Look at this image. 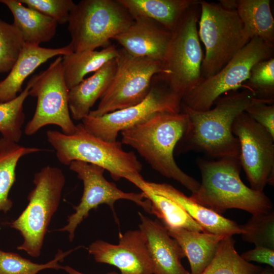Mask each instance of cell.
<instances>
[{"mask_svg":"<svg viewBox=\"0 0 274 274\" xmlns=\"http://www.w3.org/2000/svg\"><path fill=\"white\" fill-rule=\"evenodd\" d=\"M269 102L257 99L247 89L220 96L215 107L207 111L192 109L181 103L186 114L185 131L175 150L177 154L190 151L203 152L213 158H239V144L232 127L236 117L250 106ZM214 103V104H215Z\"/></svg>","mask_w":274,"mask_h":274,"instance_id":"obj_1","label":"cell"},{"mask_svg":"<svg viewBox=\"0 0 274 274\" xmlns=\"http://www.w3.org/2000/svg\"><path fill=\"white\" fill-rule=\"evenodd\" d=\"M187 123V116L182 111L158 113L121 131V143L134 149L154 170L179 182L193 193L200 183L182 171L174 157Z\"/></svg>","mask_w":274,"mask_h":274,"instance_id":"obj_2","label":"cell"},{"mask_svg":"<svg viewBox=\"0 0 274 274\" xmlns=\"http://www.w3.org/2000/svg\"><path fill=\"white\" fill-rule=\"evenodd\" d=\"M197 164L201 181L197 190L190 196L195 202L221 215L230 209L242 210L252 215L273 210L272 202L263 191L253 190L243 182L238 158L199 159Z\"/></svg>","mask_w":274,"mask_h":274,"instance_id":"obj_3","label":"cell"},{"mask_svg":"<svg viewBox=\"0 0 274 274\" xmlns=\"http://www.w3.org/2000/svg\"><path fill=\"white\" fill-rule=\"evenodd\" d=\"M48 143L56 151L58 160L65 165L73 161L97 165L107 170L115 181L140 174L142 164L133 151H125L121 142H109L94 136L80 123L72 134L48 130Z\"/></svg>","mask_w":274,"mask_h":274,"instance_id":"obj_4","label":"cell"},{"mask_svg":"<svg viewBox=\"0 0 274 274\" xmlns=\"http://www.w3.org/2000/svg\"><path fill=\"white\" fill-rule=\"evenodd\" d=\"M198 33L205 48L202 79L222 68L251 40L235 9L200 1Z\"/></svg>","mask_w":274,"mask_h":274,"instance_id":"obj_5","label":"cell"},{"mask_svg":"<svg viewBox=\"0 0 274 274\" xmlns=\"http://www.w3.org/2000/svg\"><path fill=\"white\" fill-rule=\"evenodd\" d=\"M200 1L186 10L172 31L159 74L181 99L202 80L201 69L203 55L197 29Z\"/></svg>","mask_w":274,"mask_h":274,"instance_id":"obj_6","label":"cell"},{"mask_svg":"<svg viewBox=\"0 0 274 274\" xmlns=\"http://www.w3.org/2000/svg\"><path fill=\"white\" fill-rule=\"evenodd\" d=\"M65 182L63 172L56 167L46 166L34 175V187L28 195V204L10 223L23 238L18 250L33 257L40 255L48 226L59 207Z\"/></svg>","mask_w":274,"mask_h":274,"instance_id":"obj_7","label":"cell"},{"mask_svg":"<svg viewBox=\"0 0 274 274\" xmlns=\"http://www.w3.org/2000/svg\"><path fill=\"white\" fill-rule=\"evenodd\" d=\"M133 19L117 0H82L71 10L68 30L74 52L110 45V40L125 31Z\"/></svg>","mask_w":274,"mask_h":274,"instance_id":"obj_8","label":"cell"},{"mask_svg":"<svg viewBox=\"0 0 274 274\" xmlns=\"http://www.w3.org/2000/svg\"><path fill=\"white\" fill-rule=\"evenodd\" d=\"M182 99L160 74L153 79L151 89L141 102L100 116L88 115L81 123L87 131L105 141H117L119 132L161 112H181Z\"/></svg>","mask_w":274,"mask_h":274,"instance_id":"obj_9","label":"cell"},{"mask_svg":"<svg viewBox=\"0 0 274 274\" xmlns=\"http://www.w3.org/2000/svg\"><path fill=\"white\" fill-rule=\"evenodd\" d=\"M116 70L96 109L89 115L100 116L143 101L150 92L154 76L161 73L162 62L130 55L122 48L115 58Z\"/></svg>","mask_w":274,"mask_h":274,"instance_id":"obj_10","label":"cell"},{"mask_svg":"<svg viewBox=\"0 0 274 274\" xmlns=\"http://www.w3.org/2000/svg\"><path fill=\"white\" fill-rule=\"evenodd\" d=\"M274 44L253 38L222 68L214 75L203 79L182 104L197 111L211 108L223 93L243 87L252 67L262 60L273 57Z\"/></svg>","mask_w":274,"mask_h":274,"instance_id":"obj_11","label":"cell"},{"mask_svg":"<svg viewBox=\"0 0 274 274\" xmlns=\"http://www.w3.org/2000/svg\"><path fill=\"white\" fill-rule=\"evenodd\" d=\"M29 95L37 98L33 117L26 124L24 132L36 133L48 125L59 126L63 133L72 134L76 125L72 119L68 106V91L62 67V57L58 56L48 68L32 76Z\"/></svg>","mask_w":274,"mask_h":274,"instance_id":"obj_12","label":"cell"},{"mask_svg":"<svg viewBox=\"0 0 274 274\" xmlns=\"http://www.w3.org/2000/svg\"><path fill=\"white\" fill-rule=\"evenodd\" d=\"M70 170L76 173L83 183V192L79 203L73 207L75 212L68 216L67 223L58 229L68 232L72 242L75 231L81 222L89 215V212L102 204H107L114 214V204L119 199L133 201L151 214V203L141 193L125 192L116 185L108 181L104 176L105 170L97 165L81 161H73L69 165Z\"/></svg>","mask_w":274,"mask_h":274,"instance_id":"obj_13","label":"cell"},{"mask_svg":"<svg viewBox=\"0 0 274 274\" xmlns=\"http://www.w3.org/2000/svg\"><path fill=\"white\" fill-rule=\"evenodd\" d=\"M232 131L239 142L238 159L250 188L263 191L267 184L273 185L274 138L245 111L236 117Z\"/></svg>","mask_w":274,"mask_h":274,"instance_id":"obj_14","label":"cell"},{"mask_svg":"<svg viewBox=\"0 0 274 274\" xmlns=\"http://www.w3.org/2000/svg\"><path fill=\"white\" fill-rule=\"evenodd\" d=\"M88 251L96 262L114 266L120 274H153L145 238L140 229L119 233L117 244L96 240Z\"/></svg>","mask_w":274,"mask_h":274,"instance_id":"obj_15","label":"cell"},{"mask_svg":"<svg viewBox=\"0 0 274 274\" xmlns=\"http://www.w3.org/2000/svg\"><path fill=\"white\" fill-rule=\"evenodd\" d=\"M132 18L133 21L130 26L112 39L131 56L162 62L172 31L147 17L135 16Z\"/></svg>","mask_w":274,"mask_h":274,"instance_id":"obj_16","label":"cell"},{"mask_svg":"<svg viewBox=\"0 0 274 274\" xmlns=\"http://www.w3.org/2000/svg\"><path fill=\"white\" fill-rule=\"evenodd\" d=\"M139 229L143 233L153 264V274H191L183 266L184 253L158 220H153L139 212Z\"/></svg>","mask_w":274,"mask_h":274,"instance_id":"obj_17","label":"cell"},{"mask_svg":"<svg viewBox=\"0 0 274 274\" xmlns=\"http://www.w3.org/2000/svg\"><path fill=\"white\" fill-rule=\"evenodd\" d=\"M73 52L71 43L62 47L49 48L25 42L9 74L0 81V102L16 97L22 92L25 79L41 64L56 56H64Z\"/></svg>","mask_w":274,"mask_h":274,"instance_id":"obj_18","label":"cell"},{"mask_svg":"<svg viewBox=\"0 0 274 274\" xmlns=\"http://www.w3.org/2000/svg\"><path fill=\"white\" fill-rule=\"evenodd\" d=\"M146 183L154 193L169 198L181 206L203 227L205 232L231 236L242 233L240 225L235 222L195 202L171 185L148 181Z\"/></svg>","mask_w":274,"mask_h":274,"instance_id":"obj_19","label":"cell"},{"mask_svg":"<svg viewBox=\"0 0 274 274\" xmlns=\"http://www.w3.org/2000/svg\"><path fill=\"white\" fill-rule=\"evenodd\" d=\"M116 61L113 59L68 91V106L71 117L82 120L88 116L90 109L100 98L109 86L115 72Z\"/></svg>","mask_w":274,"mask_h":274,"instance_id":"obj_20","label":"cell"},{"mask_svg":"<svg viewBox=\"0 0 274 274\" xmlns=\"http://www.w3.org/2000/svg\"><path fill=\"white\" fill-rule=\"evenodd\" d=\"M188 258L191 274H200L213 259L225 235L183 228H166Z\"/></svg>","mask_w":274,"mask_h":274,"instance_id":"obj_21","label":"cell"},{"mask_svg":"<svg viewBox=\"0 0 274 274\" xmlns=\"http://www.w3.org/2000/svg\"><path fill=\"white\" fill-rule=\"evenodd\" d=\"M0 3L11 11L12 24L21 33L25 43L40 45L55 36L58 23L52 18L27 7L19 0H1Z\"/></svg>","mask_w":274,"mask_h":274,"instance_id":"obj_22","label":"cell"},{"mask_svg":"<svg viewBox=\"0 0 274 274\" xmlns=\"http://www.w3.org/2000/svg\"><path fill=\"white\" fill-rule=\"evenodd\" d=\"M132 17L151 19L172 31L186 10L200 0H117Z\"/></svg>","mask_w":274,"mask_h":274,"instance_id":"obj_23","label":"cell"},{"mask_svg":"<svg viewBox=\"0 0 274 274\" xmlns=\"http://www.w3.org/2000/svg\"><path fill=\"white\" fill-rule=\"evenodd\" d=\"M138 187L145 198L151 203V214L161 220L165 228H183L191 231L205 232L203 227L191 218L178 204L154 193L140 174L128 180Z\"/></svg>","mask_w":274,"mask_h":274,"instance_id":"obj_24","label":"cell"},{"mask_svg":"<svg viewBox=\"0 0 274 274\" xmlns=\"http://www.w3.org/2000/svg\"><path fill=\"white\" fill-rule=\"evenodd\" d=\"M118 49L110 45L100 51L87 50L72 52L62 57V67L68 89L82 81L84 77L95 72L108 62L114 59Z\"/></svg>","mask_w":274,"mask_h":274,"instance_id":"obj_25","label":"cell"},{"mask_svg":"<svg viewBox=\"0 0 274 274\" xmlns=\"http://www.w3.org/2000/svg\"><path fill=\"white\" fill-rule=\"evenodd\" d=\"M269 0L235 1V10L250 37L274 44V20Z\"/></svg>","mask_w":274,"mask_h":274,"instance_id":"obj_26","label":"cell"},{"mask_svg":"<svg viewBox=\"0 0 274 274\" xmlns=\"http://www.w3.org/2000/svg\"><path fill=\"white\" fill-rule=\"evenodd\" d=\"M41 151L38 148L25 147L0 139V212L7 213L12 207L13 202L9 194L16 180V168L19 159Z\"/></svg>","mask_w":274,"mask_h":274,"instance_id":"obj_27","label":"cell"},{"mask_svg":"<svg viewBox=\"0 0 274 274\" xmlns=\"http://www.w3.org/2000/svg\"><path fill=\"white\" fill-rule=\"evenodd\" d=\"M263 268L245 260L235 248V240L225 235L207 266L200 274H259Z\"/></svg>","mask_w":274,"mask_h":274,"instance_id":"obj_28","label":"cell"},{"mask_svg":"<svg viewBox=\"0 0 274 274\" xmlns=\"http://www.w3.org/2000/svg\"><path fill=\"white\" fill-rule=\"evenodd\" d=\"M30 85L13 99L0 102V133L2 138L18 143L22 137V128L25 121L23 104L29 95Z\"/></svg>","mask_w":274,"mask_h":274,"instance_id":"obj_29","label":"cell"},{"mask_svg":"<svg viewBox=\"0 0 274 274\" xmlns=\"http://www.w3.org/2000/svg\"><path fill=\"white\" fill-rule=\"evenodd\" d=\"M79 248L65 252L59 250L54 259L45 264L32 262L17 253L6 252L0 249V274H37L45 269H62L63 266L59 262H62L66 256Z\"/></svg>","mask_w":274,"mask_h":274,"instance_id":"obj_30","label":"cell"},{"mask_svg":"<svg viewBox=\"0 0 274 274\" xmlns=\"http://www.w3.org/2000/svg\"><path fill=\"white\" fill-rule=\"evenodd\" d=\"M244 89L251 91L257 99L273 103L274 58L262 60L252 68Z\"/></svg>","mask_w":274,"mask_h":274,"instance_id":"obj_31","label":"cell"},{"mask_svg":"<svg viewBox=\"0 0 274 274\" xmlns=\"http://www.w3.org/2000/svg\"><path fill=\"white\" fill-rule=\"evenodd\" d=\"M243 240L255 246L274 250V211L252 215L248 222L240 225Z\"/></svg>","mask_w":274,"mask_h":274,"instance_id":"obj_32","label":"cell"},{"mask_svg":"<svg viewBox=\"0 0 274 274\" xmlns=\"http://www.w3.org/2000/svg\"><path fill=\"white\" fill-rule=\"evenodd\" d=\"M24 43L21 33L13 24L0 19V74L10 71Z\"/></svg>","mask_w":274,"mask_h":274,"instance_id":"obj_33","label":"cell"},{"mask_svg":"<svg viewBox=\"0 0 274 274\" xmlns=\"http://www.w3.org/2000/svg\"><path fill=\"white\" fill-rule=\"evenodd\" d=\"M28 8L55 20L58 24L68 22L70 14L76 4L72 0H19Z\"/></svg>","mask_w":274,"mask_h":274,"instance_id":"obj_34","label":"cell"},{"mask_svg":"<svg viewBox=\"0 0 274 274\" xmlns=\"http://www.w3.org/2000/svg\"><path fill=\"white\" fill-rule=\"evenodd\" d=\"M245 112L274 138V105L261 102L255 104Z\"/></svg>","mask_w":274,"mask_h":274,"instance_id":"obj_35","label":"cell"},{"mask_svg":"<svg viewBox=\"0 0 274 274\" xmlns=\"http://www.w3.org/2000/svg\"><path fill=\"white\" fill-rule=\"evenodd\" d=\"M241 256L247 262H256L274 267V250L262 246H255L254 249L244 252Z\"/></svg>","mask_w":274,"mask_h":274,"instance_id":"obj_36","label":"cell"},{"mask_svg":"<svg viewBox=\"0 0 274 274\" xmlns=\"http://www.w3.org/2000/svg\"><path fill=\"white\" fill-rule=\"evenodd\" d=\"M62 269H64L68 274H85V273H83L82 272H80L76 270V269H74L72 267L68 265L63 266ZM106 274H120V273H118L116 271H111Z\"/></svg>","mask_w":274,"mask_h":274,"instance_id":"obj_37","label":"cell"},{"mask_svg":"<svg viewBox=\"0 0 274 274\" xmlns=\"http://www.w3.org/2000/svg\"><path fill=\"white\" fill-rule=\"evenodd\" d=\"M259 274H274L273 268L271 267H266L263 268L262 271Z\"/></svg>","mask_w":274,"mask_h":274,"instance_id":"obj_38","label":"cell"}]
</instances>
